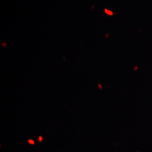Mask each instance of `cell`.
<instances>
[{
    "label": "cell",
    "mask_w": 152,
    "mask_h": 152,
    "mask_svg": "<svg viewBox=\"0 0 152 152\" xmlns=\"http://www.w3.org/2000/svg\"><path fill=\"white\" fill-rule=\"evenodd\" d=\"M28 142H29L30 144H35V142H34V141H33V140H28Z\"/></svg>",
    "instance_id": "1"
}]
</instances>
